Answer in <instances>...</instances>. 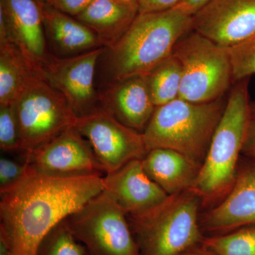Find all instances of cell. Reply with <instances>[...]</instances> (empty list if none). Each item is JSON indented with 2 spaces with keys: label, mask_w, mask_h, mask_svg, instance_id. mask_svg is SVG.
<instances>
[{
  "label": "cell",
  "mask_w": 255,
  "mask_h": 255,
  "mask_svg": "<svg viewBox=\"0 0 255 255\" xmlns=\"http://www.w3.org/2000/svg\"><path fill=\"white\" fill-rule=\"evenodd\" d=\"M67 221L87 255H140L127 214L105 191Z\"/></svg>",
  "instance_id": "7"
},
{
  "label": "cell",
  "mask_w": 255,
  "mask_h": 255,
  "mask_svg": "<svg viewBox=\"0 0 255 255\" xmlns=\"http://www.w3.org/2000/svg\"><path fill=\"white\" fill-rule=\"evenodd\" d=\"M75 127L90 142L106 174L142 159L148 152L141 132L124 125L101 107L79 117Z\"/></svg>",
  "instance_id": "9"
},
{
  "label": "cell",
  "mask_w": 255,
  "mask_h": 255,
  "mask_svg": "<svg viewBox=\"0 0 255 255\" xmlns=\"http://www.w3.org/2000/svg\"><path fill=\"white\" fill-rule=\"evenodd\" d=\"M141 161L147 176L169 196L191 190L201 168L170 149H150Z\"/></svg>",
  "instance_id": "18"
},
{
  "label": "cell",
  "mask_w": 255,
  "mask_h": 255,
  "mask_svg": "<svg viewBox=\"0 0 255 255\" xmlns=\"http://www.w3.org/2000/svg\"><path fill=\"white\" fill-rule=\"evenodd\" d=\"M200 199L189 190L169 196L154 209L128 220L140 255H179L203 242Z\"/></svg>",
  "instance_id": "5"
},
{
  "label": "cell",
  "mask_w": 255,
  "mask_h": 255,
  "mask_svg": "<svg viewBox=\"0 0 255 255\" xmlns=\"http://www.w3.org/2000/svg\"><path fill=\"white\" fill-rule=\"evenodd\" d=\"M28 163L18 162L6 157L0 159V191L14 185L26 174Z\"/></svg>",
  "instance_id": "26"
},
{
  "label": "cell",
  "mask_w": 255,
  "mask_h": 255,
  "mask_svg": "<svg viewBox=\"0 0 255 255\" xmlns=\"http://www.w3.org/2000/svg\"><path fill=\"white\" fill-rule=\"evenodd\" d=\"M36 1L40 5H49L50 4V2H51L52 0H36Z\"/></svg>",
  "instance_id": "33"
},
{
  "label": "cell",
  "mask_w": 255,
  "mask_h": 255,
  "mask_svg": "<svg viewBox=\"0 0 255 255\" xmlns=\"http://www.w3.org/2000/svg\"><path fill=\"white\" fill-rule=\"evenodd\" d=\"M100 107L127 127L143 132L155 105L145 76H135L98 89Z\"/></svg>",
  "instance_id": "15"
},
{
  "label": "cell",
  "mask_w": 255,
  "mask_h": 255,
  "mask_svg": "<svg viewBox=\"0 0 255 255\" xmlns=\"http://www.w3.org/2000/svg\"><path fill=\"white\" fill-rule=\"evenodd\" d=\"M10 32V41L37 63L42 64L48 51L41 8L36 0H0Z\"/></svg>",
  "instance_id": "16"
},
{
  "label": "cell",
  "mask_w": 255,
  "mask_h": 255,
  "mask_svg": "<svg viewBox=\"0 0 255 255\" xmlns=\"http://www.w3.org/2000/svg\"><path fill=\"white\" fill-rule=\"evenodd\" d=\"M234 83L255 75V33L246 41L228 48Z\"/></svg>",
  "instance_id": "24"
},
{
  "label": "cell",
  "mask_w": 255,
  "mask_h": 255,
  "mask_svg": "<svg viewBox=\"0 0 255 255\" xmlns=\"http://www.w3.org/2000/svg\"><path fill=\"white\" fill-rule=\"evenodd\" d=\"M104 191L128 215L147 212L163 203L168 194L146 174L141 159H134L103 177Z\"/></svg>",
  "instance_id": "13"
},
{
  "label": "cell",
  "mask_w": 255,
  "mask_h": 255,
  "mask_svg": "<svg viewBox=\"0 0 255 255\" xmlns=\"http://www.w3.org/2000/svg\"><path fill=\"white\" fill-rule=\"evenodd\" d=\"M212 0H182L177 7L180 8L184 12L191 16H194Z\"/></svg>",
  "instance_id": "30"
},
{
  "label": "cell",
  "mask_w": 255,
  "mask_h": 255,
  "mask_svg": "<svg viewBox=\"0 0 255 255\" xmlns=\"http://www.w3.org/2000/svg\"><path fill=\"white\" fill-rule=\"evenodd\" d=\"M104 48L66 58L50 53L41 64L47 82L66 99L78 118L100 107L95 80Z\"/></svg>",
  "instance_id": "10"
},
{
  "label": "cell",
  "mask_w": 255,
  "mask_h": 255,
  "mask_svg": "<svg viewBox=\"0 0 255 255\" xmlns=\"http://www.w3.org/2000/svg\"><path fill=\"white\" fill-rule=\"evenodd\" d=\"M242 153L255 161V119L252 117L247 128Z\"/></svg>",
  "instance_id": "29"
},
{
  "label": "cell",
  "mask_w": 255,
  "mask_h": 255,
  "mask_svg": "<svg viewBox=\"0 0 255 255\" xmlns=\"http://www.w3.org/2000/svg\"><path fill=\"white\" fill-rule=\"evenodd\" d=\"M103 191V177H53L28 166L18 182L0 191V241L9 255H38L57 224Z\"/></svg>",
  "instance_id": "1"
},
{
  "label": "cell",
  "mask_w": 255,
  "mask_h": 255,
  "mask_svg": "<svg viewBox=\"0 0 255 255\" xmlns=\"http://www.w3.org/2000/svg\"><path fill=\"white\" fill-rule=\"evenodd\" d=\"M202 221L205 229L216 232L255 224V161L239 162L231 190L219 204L204 215Z\"/></svg>",
  "instance_id": "14"
},
{
  "label": "cell",
  "mask_w": 255,
  "mask_h": 255,
  "mask_svg": "<svg viewBox=\"0 0 255 255\" xmlns=\"http://www.w3.org/2000/svg\"><path fill=\"white\" fill-rule=\"evenodd\" d=\"M94 1L95 0H52L49 5L61 12L76 17Z\"/></svg>",
  "instance_id": "27"
},
{
  "label": "cell",
  "mask_w": 255,
  "mask_h": 255,
  "mask_svg": "<svg viewBox=\"0 0 255 255\" xmlns=\"http://www.w3.org/2000/svg\"><path fill=\"white\" fill-rule=\"evenodd\" d=\"M226 103L222 98L206 103L177 98L156 107L142 132L149 150L170 149L201 167Z\"/></svg>",
  "instance_id": "4"
},
{
  "label": "cell",
  "mask_w": 255,
  "mask_h": 255,
  "mask_svg": "<svg viewBox=\"0 0 255 255\" xmlns=\"http://www.w3.org/2000/svg\"><path fill=\"white\" fill-rule=\"evenodd\" d=\"M172 54L182 67L179 98L206 103L222 98L233 83L228 48L191 30L178 41Z\"/></svg>",
  "instance_id": "6"
},
{
  "label": "cell",
  "mask_w": 255,
  "mask_h": 255,
  "mask_svg": "<svg viewBox=\"0 0 255 255\" xmlns=\"http://www.w3.org/2000/svg\"><path fill=\"white\" fill-rule=\"evenodd\" d=\"M14 105L23 155L75 127L78 119L66 99L44 76L34 79Z\"/></svg>",
  "instance_id": "8"
},
{
  "label": "cell",
  "mask_w": 255,
  "mask_h": 255,
  "mask_svg": "<svg viewBox=\"0 0 255 255\" xmlns=\"http://www.w3.org/2000/svg\"><path fill=\"white\" fill-rule=\"evenodd\" d=\"M0 147L6 152H21L19 127L14 103L0 105Z\"/></svg>",
  "instance_id": "25"
},
{
  "label": "cell",
  "mask_w": 255,
  "mask_h": 255,
  "mask_svg": "<svg viewBox=\"0 0 255 255\" xmlns=\"http://www.w3.org/2000/svg\"><path fill=\"white\" fill-rule=\"evenodd\" d=\"M139 14L136 0H95L77 19L91 28L102 47L114 44Z\"/></svg>",
  "instance_id": "19"
},
{
  "label": "cell",
  "mask_w": 255,
  "mask_h": 255,
  "mask_svg": "<svg viewBox=\"0 0 255 255\" xmlns=\"http://www.w3.org/2000/svg\"><path fill=\"white\" fill-rule=\"evenodd\" d=\"M182 76V67L173 54L145 75L156 107L179 98Z\"/></svg>",
  "instance_id": "21"
},
{
  "label": "cell",
  "mask_w": 255,
  "mask_h": 255,
  "mask_svg": "<svg viewBox=\"0 0 255 255\" xmlns=\"http://www.w3.org/2000/svg\"><path fill=\"white\" fill-rule=\"evenodd\" d=\"M179 255H216L214 252L210 251V250L204 247L203 249H195V248H191L189 251L184 252L182 254Z\"/></svg>",
  "instance_id": "31"
},
{
  "label": "cell",
  "mask_w": 255,
  "mask_h": 255,
  "mask_svg": "<svg viewBox=\"0 0 255 255\" xmlns=\"http://www.w3.org/2000/svg\"><path fill=\"white\" fill-rule=\"evenodd\" d=\"M23 157L35 172L53 177H104L106 174L90 142L75 127L65 129Z\"/></svg>",
  "instance_id": "11"
},
{
  "label": "cell",
  "mask_w": 255,
  "mask_h": 255,
  "mask_svg": "<svg viewBox=\"0 0 255 255\" xmlns=\"http://www.w3.org/2000/svg\"><path fill=\"white\" fill-rule=\"evenodd\" d=\"M69 227L67 218L48 233L38 248V255H87Z\"/></svg>",
  "instance_id": "23"
},
{
  "label": "cell",
  "mask_w": 255,
  "mask_h": 255,
  "mask_svg": "<svg viewBox=\"0 0 255 255\" xmlns=\"http://www.w3.org/2000/svg\"><path fill=\"white\" fill-rule=\"evenodd\" d=\"M193 31L224 48L255 33V0H212L193 16Z\"/></svg>",
  "instance_id": "12"
},
{
  "label": "cell",
  "mask_w": 255,
  "mask_h": 255,
  "mask_svg": "<svg viewBox=\"0 0 255 255\" xmlns=\"http://www.w3.org/2000/svg\"><path fill=\"white\" fill-rule=\"evenodd\" d=\"M40 6L47 44L50 43L52 54L66 58L102 48L95 32L76 18L50 5Z\"/></svg>",
  "instance_id": "17"
},
{
  "label": "cell",
  "mask_w": 255,
  "mask_h": 255,
  "mask_svg": "<svg viewBox=\"0 0 255 255\" xmlns=\"http://www.w3.org/2000/svg\"><path fill=\"white\" fill-rule=\"evenodd\" d=\"M251 117L255 119V102H251Z\"/></svg>",
  "instance_id": "32"
},
{
  "label": "cell",
  "mask_w": 255,
  "mask_h": 255,
  "mask_svg": "<svg viewBox=\"0 0 255 255\" xmlns=\"http://www.w3.org/2000/svg\"><path fill=\"white\" fill-rule=\"evenodd\" d=\"M44 76L41 64L13 42L0 43V105L14 104L34 79Z\"/></svg>",
  "instance_id": "20"
},
{
  "label": "cell",
  "mask_w": 255,
  "mask_h": 255,
  "mask_svg": "<svg viewBox=\"0 0 255 255\" xmlns=\"http://www.w3.org/2000/svg\"><path fill=\"white\" fill-rule=\"evenodd\" d=\"M193 16L179 7L137 15L125 33L104 48L97 65L104 85L145 76L172 55L174 47L192 30Z\"/></svg>",
  "instance_id": "2"
},
{
  "label": "cell",
  "mask_w": 255,
  "mask_h": 255,
  "mask_svg": "<svg viewBox=\"0 0 255 255\" xmlns=\"http://www.w3.org/2000/svg\"><path fill=\"white\" fill-rule=\"evenodd\" d=\"M250 78L236 82L226 100L219 125L191 190L210 202L232 188L239 165L247 128L251 119Z\"/></svg>",
  "instance_id": "3"
},
{
  "label": "cell",
  "mask_w": 255,
  "mask_h": 255,
  "mask_svg": "<svg viewBox=\"0 0 255 255\" xmlns=\"http://www.w3.org/2000/svg\"><path fill=\"white\" fill-rule=\"evenodd\" d=\"M139 13L160 12L174 9L182 0H136Z\"/></svg>",
  "instance_id": "28"
},
{
  "label": "cell",
  "mask_w": 255,
  "mask_h": 255,
  "mask_svg": "<svg viewBox=\"0 0 255 255\" xmlns=\"http://www.w3.org/2000/svg\"><path fill=\"white\" fill-rule=\"evenodd\" d=\"M202 243L216 255H255V224L206 238Z\"/></svg>",
  "instance_id": "22"
}]
</instances>
